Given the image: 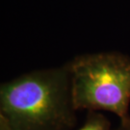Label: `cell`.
Segmentation results:
<instances>
[{"label":"cell","instance_id":"277c9868","mask_svg":"<svg viewBox=\"0 0 130 130\" xmlns=\"http://www.w3.org/2000/svg\"><path fill=\"white\" fill-rule=\"evenodd\" d=\"M114 130H130V118L126 119L124 121H121L118 127Z\"/></svg>","mask_w":130,"mask_h":130},{"label":"cell","instance_id":"3957f363","mask_svg":"<svg viewBox=\"0 0 130 130\" xmlns=\"http://www.w3.org/2000/svg\"><path fill=\"white\" fill-rule=\"evenodd\" d=\"M78 130H111V124L100 112L88 111L83 125Z\"/></svg>","mask_w":130,"mask_h":130},{"label":"cell","instance_id":"7a4b0ae2","mask_svg":"<svg viewBox=\"0 0 130 130\" xmlns=\"http://www.w3.org/2000/svg\"><path fill=\"white\" fill-rule=\"evenodd\" d=\"M70 66L76 110L106 111L121 121L130 118V57L117 51L75 56Z\"/></svg>","mask_w":130,"mask_h":130},{"label":"cell","instance_id":"6da1fadb","mask_svg":"<svg viewBox=\"0 0 130 130\" xmlns=\"http://www.w3.org/2000/svg\"><path fill=\"white\" fill-rule=\"evenodd\" d=\"M69 63L0 86V130H72L77 123Z\"/></svg>","mask_w":130,"mask_h":130}]
</instances>
